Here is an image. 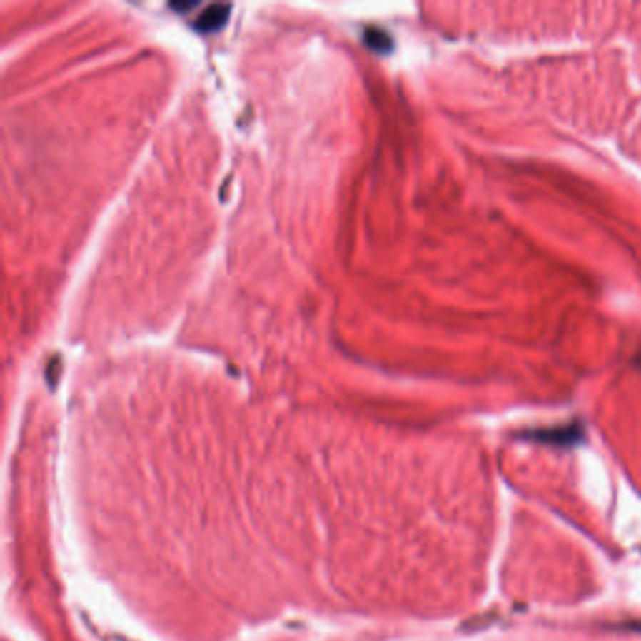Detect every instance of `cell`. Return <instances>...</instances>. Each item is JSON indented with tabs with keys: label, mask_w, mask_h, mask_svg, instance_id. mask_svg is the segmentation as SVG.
I'll return each instance as SVG.
<instances>
[{
	"label": "cell",
	"mask_w": 641,
	"mask_h": 641,
	"mask_svg": "<svg viewBox=\"0 0 641 641\" xmlns=\"http://www.w3.org/2000/svg\"><path fill=\"white\" fill-rule=\"evenodd\" d=\"M230 10H231V6L224 4V2H216V4L207 6L206 10H203V14H201V16L196 19L194 26L200 32L218 31V29H222V26H224V23L228 21Z\"/></svg>",
	"instance_id": "1"
},
{
	"label": "cell",
	"mask_w": 641,
	"mask_h": 641,
	"mask_svg": "<svg viewBox=\"0 0 641 641\" xmlns=\"http://www.w3.org/2000/svg\"><path fill=\"white\" fill-rule=\"evenodd\" d=\"M363 38L367 47H370L376 53H388L391 49V44H393L390 34L382 31V29H367Z\"/></svg>",
	"instance_id": "2"
},
{
	"label": "cell",
	"mask_w": 641,
	"mask_h": 641,
	"mask_svg": "<svg viewBox=\"0 0 641 641\" xmlns=\"http://www.w3.org/2000/svg\"><path fill=\"white\" fill-rule=\"evenodd\" d=\"M196 2H171V8L177 11H186L190 8H194Z\"/></svg>",
	"instance_id": "3"
}]
</instances>
